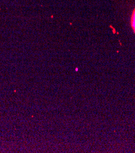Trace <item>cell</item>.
I'll use <instances>...</instances> for the list:
<instances>
[{
    "label": "cell",
    "mask_w": 135,
    "mask_h": 153,
    "mask_svg": "<svg viewBox=\"0 0 135 153\" xmlns=\"http://www.w3.org/2000/svg\"><path fill=\"white\" fill-rule=\"evenodd\" d=\"M131 24L132 26L133 27V29L135 32V9L133 13V16H132V19H131Z\"/></svg>",
    "instance_id": "6da1fadb"
}]
</instances>
